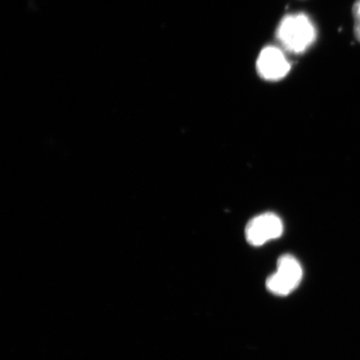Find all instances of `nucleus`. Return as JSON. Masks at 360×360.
<instances>
[{"label":"nucleus","mask_w":360,"mask_h":360,"mask_svg":"<svg viewBox=\"0 0 360 360\" xmlns=\"http://www.w3.org/2000/svg\"><path fill=\"white\" fill-rule=\"evenodd\" d=\"M276 39L285 51L301 53L307 51L316 39V29L304 13L283 18L276 30Z\"/></svg>","instance_id":"f257e3e1"},{"label":"nucleus","mask_w":360,"mask_h":360,"mask_svg":"<svg viewBox=\"0 0 360 360\" xmlns=\"http://www.w3.org/2000/svg\"><path fill=\"white\" fill-rule=\"evenodd\" d=\"M303 277V269L294 256L285 255L278 260L277 270L267 278L269 292L278 296L291 294L300 285Z\"/></svg>","instance_id":"f03ea898"},{"label":"nucleus","mask_w":360,"mask_h":360,"mask_svg":"<svg viewBox=\"0 0 360 360\" xmlns=\"http://www.w3.org/2000/svg\"><path fill=\"white\" fill-rule=\"evenodd\" d=\"M283 232V224L281 218L276 214L266 213L250 220L245 229V236L251 245L261 246L280 238Z\"/></svg>","instance_id":"7ed1b4c3"},{"label":"nucleus","mask_w":360,"mask_h":360,"mask_svg":"<svg viewBox=\"0 0 360 360\" xmlns=\"http://www.w3.org/2000/svg\"><path fill=\"white\" fill-rule=\"evenodd\" d=\"M290 64L280 49L268 46L261 51L256 69L261 78L277 81L285 78L290 70Z\"/></svg>","instance_id":"20e7f679"},{"label":"nucleus","mask_w":360,"mask_h":360,"mask_svg":"<svg viewBox=\"0 0 360 360\" xmlns=\"http://www.w3.org/2000/svg\"><path fill=\"white\" fill-rule=\"evenodd\" d=\"M353 16L354 20V35L360 42V0H357L354 4Z\"/></svg>","instance_id":"39448f33"}]
</instances>
